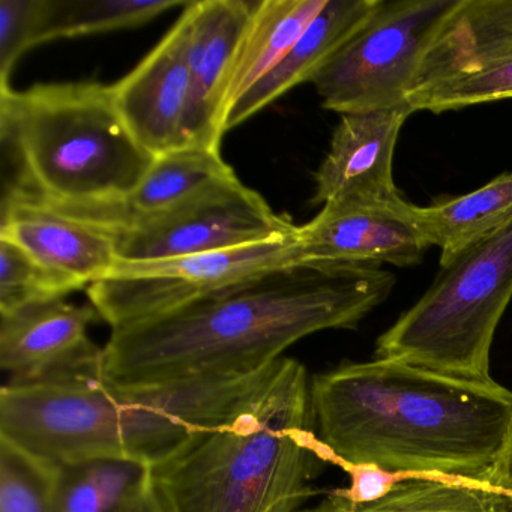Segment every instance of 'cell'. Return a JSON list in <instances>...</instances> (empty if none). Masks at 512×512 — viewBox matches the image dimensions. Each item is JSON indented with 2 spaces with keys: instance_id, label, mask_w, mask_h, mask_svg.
Instances as JSON below:
<instances>
[{
  "instance_id": "obj_3",
  "label": "cell",
  "mask_w": 512,
  "mask_h": 512,
  "mask_svg": "<svg viewBox=\"0 0 512 512\" xmlns=\"http://www.w3.org/2000/svg\"><path fill=\"white\" fill-rule=\"evenodd\" d=\"M275 364L256 373L151 388L113 385L101 371L5 385L0 439L56 466L122 460L155 467L238 412Z\"/></svg>"
},
{
  "instance_id": "obj_19",
  "label": "cell",
  "mask_w": 512,
  "mask_h": 512,
  "mask_svg": "<svg viewBox=\"0 0 512 512\" xmlns=\"http://www.w3.org/2000/svg\"><path fill=\"white\" fill-rule=\"evenodd\" d=\"M299 512H512V499L491 485L436 476H401L376 499L355 500L335 490Z\"/></svg>"
},
{
  "instance_id": "obj_22",
  "label": "cell",
  "mask_w": 512,
  "mask_h": 512,
  "mask_svg": "<svg viewBox=\"0 0 512 512\" xmlns=\"http://www.w3.org/2000/svg\"><path fill=\"white\" fill-rule=\"evenodd\" d=\"M151 479V467L122 460L59 466L52 512H121Z\"/></svg>"
},
{
  "instance_id": "obj_14",
  "label": "cell",
  "mask_w": 512,
  "mask_h": 512,
  "mask_svg": "<svg viewBox=\"0 0 512 512\" xmlns=\"http://www.w3.org/2000/svg\"><path fill=\"white\" fill-rule=\"evenodd\" d=\"M412 206L325 203L310 223L296 230L302 262L368 268L418 265L428 245L413 223Z\"/></svg>"
},
{
  "instance_id": "obj_28",
  "label": "cell",
  "mask_w": 512,
  "mask_h": 512,
  "mask_svg": "<svg viewBox=\"0 0 512 512\" xmlns=\"http://www.w3.org/2000/svg\"><path fill=\"white\" fill-rule=\"evenodd\" d=\"M490 485L508 494L512 499V428Z\"/></svg>"
},
{
  "instance_id": "obj_20",
  "label": "cell",
  "mask_w": 512,
  "mask_h": 512,
  "mask_svg": "<svg viewBox=\"0 0 512 512\" xmlns=\"http://www.w3.org/2000/svg\"><path fill=\"white\" fill-rule=\"evenodd\" d=\"M326 2L328 0H259L254 4L233 67L226 115L242 95L286 58Z\"/></svg>"
},
{
  "instance_id": "obj_9",
  "label": "cell",
  "mask_w": 512,
  "mask_h": 512,
  "mask_svg": "<svg viewBox=\"0 0 512 512\" xmlns=\"http://www.w3.org/2000/svg\"><path fill=\"white\" fill-rule=\"evenodd\" d=\"M512 100V0H460L407 98L413 113Z\"/></svg>"
},
{
  "instance_id": "obj_27",
  "label": "cell",
  "mask_w": 512,
  "mask_h": 512,
  "mask_svg": "<svg viewBox=\"0 0 512 512\" xmlns=\"http://www.w3.org/2000/svg\"><path fill=\"white\" fill-rule=\"evenodd\" d=\"M349 473L352 485L346 491L350 497L361 502L382 496L398 479L397 476L389 475L376 467H358Z\"/></svg>"
},
{
  "instance_id": "obj_29",
  "label": "cell",
  "mask_w": 512,
  "mask_h": 512,
  "mask_svg": "<svg viewBox=\"0 0 512 512\" xmlns=\"http://www.w3.org/2000/svg\"><path fill=\"white\" fill-rule=\"evenodd\" d=\"M121 512H166L158 500L157 494L152 490L151 479H149L148 487L131 500Z\"/></svg>"
},
{
  "instance_id": "obj_8",
  "label": "cell",
  "mask_w": 512,
  "mask_h": 512,
  "mask_svg": "<svg viewBox=\"0 0 512 512\" xmlns=\"http://www.w3.org/2000/svg\"><path fill=\"white\" fill-rule=\"evenodd\" d=\"M298 263L304 262L295 233L173 259L119 260L106 280L89 286L88 295L100 319L116 329L163 316L257 275Z\"/></svg>"
},
{
  "instance_id": "obj_18",
  "label": "cell",
  "mask_w": 512,
  "mask_h": 512,
  "mask_svg": "<svg viewBox=\"0 0 512 512\" xmlns=\"http://www.w3.org/2000/svg\"><path fill=\"white\" fill-rule=\"evenodd\" d=\"M235 178L232 167L221 157L220 149L190 146L158 157L125 202L91 211H61L115 230L170 211L203 191Z\"/></svg>"
},
{
  "instance_id": "obj_7",
  "label": "cell",
  "mask_w": 512,
  "mask_h": 512,
  "mask_svg": "<svg viewBox=\"0 0 512 512\" xmlns=\"http://www.w3.org/2000/svg\"><path fill=\"white\" fill-rule=\"evenodd\" d=\"M458 2L382 0L311 82L323 107L340 115L410 109L425 56Z\"/></svg>"
},
{
  "instance_id": "obj_15",
  "label": "cell",
  "mask_w": 512,
  "mask_h": 512,
  "mask_svg": "<svg viewBox=\"0 0 512 512\" xmlns=\"http://www.w3.org/2000/svg\"><path fill=\"white\" fill-rule=\"evenodd\" d=\"M410 109L341 115L331 148L317 170L313 203L355 202L400 208L394 184V154Z\"/></svg>"
},
{
  "instance_id": "obj_5",
  "label": "cell",
  "mask_w": 512,
  "mask_h": 512,
  "mask_svg": "<svg viewBox=\"0 0 512 512\" xmlns=\"http://www.w3.org/2000/svg\"><path fill=\"white\" fill-rule=\"evenodd\" d=\"M0 134L19 164L16 184L65 211L125 202L157 160L98 82L0 91Z\"/></svg>"
},
{
  "instance_id": "obj_24",
  "label": "cell",
  "mask_w": 512,
  "mask_h": 512,
  "mask_svg": "<svg viewBox=\"0 0 512 512\" xmlns=\"http://www.w3.org/2000/svg\"><path fill=\"white\" fill-rule=\"evenodd\" d=\"M59 466L0 439V512H52Z\"/></svg>"
},
{
  "instance_id": "obj_13",
  "label": "cell",
  "mask_w": 512,
  "mask_h": 512,
  "mask_svg": "<svg viewBox=\"0 0 512 512\" xmlns=\"http://www.w3.org/2000/svg\"><path fill=\"white\" fill-rule=\"evenodd\" d=\"M256 2L194 0L178 20L191 80L187 134L191 146L220 149L227 92Z\"/></svg>"
},
{
  "instance_id": "obj_1",
  "label": "cell",
  "mask_w": 512,
  "mask_h": 512,
  "mask_svg": "<svg viewBox=\"0 0 512 512\" xmlns=\"http://www.w3.org/2000/svg\"><path fill=\"white\" fill-rule=\"evenodd\" d=\"M391 272L298 263L257 275L178 310L112 329L101 377L151 388L250 374L326 329H353L394 289Z\"/></svg>"
},
{
  "instance_id": "obj_17",
  "label": "cell",
  "mask_w": 512,
  "mask_h": 512,
  "mask_svg": "<svg viewBox=\"0 0 512 512\" xmlns=\"http://www.w3.org/2000/svg\"><path fill=\"white\" fill-rule=\"evenodd\" d=\"M380 4L382 0H328L286 58L230 107L224 131L244 124L296 86L313 82L332 56L364 28Z\"/></svg>"
},
{
  "instance_id": "obj_16",
  "label": "cell",
  "mask_w": 512,
  "mask_h": 512,
  "mask_svg": "<svg viewBox=\"0 0 512 512\" xmlns=\"http://www.w3.org/2000/svg\"><path fill=\"white\" fill-rule=\"evenodd\" d=\"M112 91L125 125L149 154L158 158L190 148L191 80L181 23Z\"/></svg>"
},
{
  "instance_id": "obj_23",
  "label": "cell",
  "mask_w": 512,
  "mask_h": 512,
  "mask_svg": "<svg viewBox=\"0 0 512 512\" xmlns=\"http://www.w3.org/2000/svg\"><path fill=\"white\" fill-rule=\"evenodd\" d=\"M188 4L182 0H43L38 46L65 38L136 28Z\"/></svg>"
},
{
  "instance_id": "obj_2",
  "label": "cell",
  "mask_w": 512,
  "mask_h": 512,
  "mask_svg": "<svg viewBox=\"0 0 512 512\" xmlns=\"http://www.w3.org/2000/svg\"><path fill=\"white\" fill-rule=\"evenodd\" d=\"M311 410L328 463L346 472L490 485L512 428V392L391 359L317 374Z\"/></svg>"
},
{
  "instance_id": "obj_25",
  "label": "cell",
  "mask_w": 512,
  "mask_h": 512,
  "mask_svg": "<svg viewBox=\"0 0 512 512\" xmlns=\"http://www.w3.org/2000/svg\"><path fill=\"white\" fill-rule=\"evenodd\" d=\"M80 290L11 242L0 239V316L29 305L58 301Z\"/></svg>"
},
{
  "instance_id": "obj_26",
  "label": "cell",
  "mask_w": 512,
  "mask_h": 512,
  "mask_svg": "<svg viewBox=\"0 0 512 512\" xmlns=\"http://www.w3.org/2000/svg\"><path fill=\"white\" fill-rule=\"evenodd\" d=\"M43 0H0V91L11 89L14 67L38 46Z\"/></svg>"
},
{
  "instance_id": "obj_12",
  "label": "cell",
  "mask_w": 512,
  "mask_h": 512,
  "mask_svg": "<svg viewBox=\"0 0 512 512\" xmlns=\"http://www.w3.org/2000/svg\"><path fill=\"white\" fill-rule=\"evenodd\" d=\"M0 239L80 289L106 280L119 262L112 230L67 214L17 184L2 200Z\"/></svg>"
},
{
  "instance_id": "obj_11",
  "label": "cell",
  "mask_w": 512,
  "mask_h": 512,
  "mask_svg": "<svg viewBox=\"0 0 512 512\" xmlns=\"http://www.w3.org/2000/svg\"><path fill=\"white\" fill-rule=\"evenodd\" d=\"M94 307L58 301L0 316V368L7 385H34L76 374L100 373L103 349L89 338Z\"/></svg>"
},
{
  "instance_id": "obj_6",
  "label": "cell",
  "mask_w": 512,
  "mask_h": 512,
  "mask_svg": "<svg viewBox=\"0 0 512 512\" xmlns=\"http://www.w3.org/2000/svg\"><path fill=\"white\" fill-rule=\"evenodd\" d=\"M512 298V220L440 262L433 286L377 340V359L493 382L494 332Z\"/></svg>"
},
{
  "instance_id": "obj_4",
  "label": "cell",
  "mask_w": 512,
  "mask_h": 512,
  "mask_svg": "<svg viewBox=\"0 0 512 512\" xmlns=\"http://www.w3.org/2000/svg\"><path fill=\"white\" fill-rule=\"evenodd\" d=\"M307 370L281 358L230 418L151 467L166 512H299L328 463L313 430Z\"/></svg>"
},
{
  "instance_id": "obj_10",
  "label": "cell",
  "mask_w": 512,
  "mask_h": 512,
  "mask_svg": "<svg viewBox=\"0 0 512 512\" xmlns=\"http://www.w3.org/2000/svg\"><path fill=\"white\" fill-rule=\"evenodd\" d=\"M296 229L290 218L275 214L260 194L235 178L112 232L119 260L148 262L274 241L295 235Z\"/></svg>"
},
{
  "instance_id": "obj_21",
  "label": "cell",
  "mask_w": 512,
  "mask_h": 512,
  "mask_svg": "<svg viewBox=\"0 0 512 512\" xmlns=\"http://www.w3.org/2000/svg\"><path fill=\"white\" fill-rule=\"evenodd\" d=\"M412 218L428 247H439L440 262L512 220V172L446 202L412 206Z\"/></svg>"
}]
</instances>
